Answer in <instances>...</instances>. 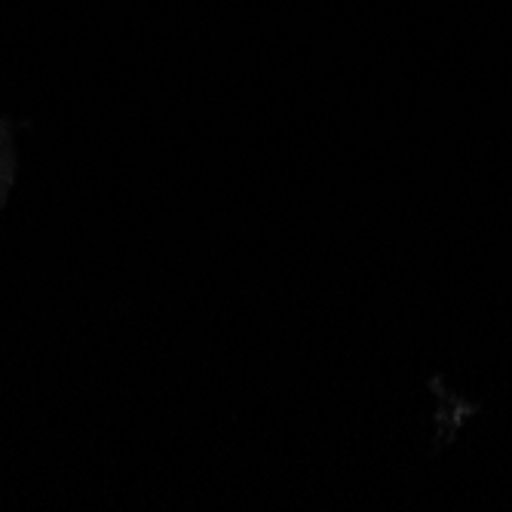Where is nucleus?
Wrapping results in <instances>:
<instances>
[{"mask_svg":"<svg viewBox=\"0 0 512 512\" xmlns=\"http://www.w3.org/2000/svg\"><path fill=\"white\" fill-rule=\"evenodd\" d=\"M13 172H16V145H13V135H10V123L0 120V209H4V203H7Z\"/></svg>","mask_w":512,"mask_h":512,"instance_id":"obj_1","label":"nucleus"}]
</instances>
